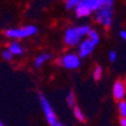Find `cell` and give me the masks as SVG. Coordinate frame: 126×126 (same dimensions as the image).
<instances>
[{
    "mask_svg": "<svg viewBox=\"0 0 126 126\" xmlns=\"http://www.w3.org/2000/svg\"><path fill=\"white\" fill-rule=\"evenodd\" d=\"M119 35H121V37L123 39H125L126 41V31H121V33H119Z\"/></svg>",
    "mask_w": 126,
    "mask_h": 126,
    "instance_id": "cell-20",
    "label": "cell"
},
{
    "mask_svg": "<svg viewBox=\"0 0 126 126\" xmlns=\"http://www.w3.org/2000/svg\"><path fill=\"white\" fill-rule=\"evenodd\" d=\"M113 5H114V0H105V6L113 7Z\"/></svg>",
    "mask_w": 126,
    "mask_h": 126,
    "instance_id": "cell-19",
    "label": "cell"
},
{
    "mask_svg": "<svg viewBox=\"0 0 126 126\" xmlns=\"http://www.w3.org/2000/svg\"><path fill=\"white\" fill-rule=\"evenodd\" d=\"M94 20L105 28L110 27L113 21V7H108V6L101 7L99 10L94 13Z\"/></svg>",
    "mask_w": 126,
    "mask_h": 126,
    "instance_id": "cell-5",
    "label": "cell"
},
{
    "mask_svg": "<svg viewBox=\"0 0 126 126\" xmlns=\"http://www.w3.org/2000/svg\"><path fill=\"white\" fill-rule=\"evenodd\" d=\"M97 44H98V42L89 38V37H86V38L82 39L81 43L78 45V52H77V54L79 55L80 59L87 58V56H89V55L94 52V47L97 46Z\"/></svg>",
    "mask_w": 126,
    "mask_h": 126,
    "instance_id": "cell-7",
    "label": "cell"
},
{
    "mask_svg": "<svg viewBox=\"0 0 126 126\" xmlns=\"http://www.w3.org/2000/svg\"><path fill=\"white\" fill-rule=\"evenodd\" d=\"M105 6V0H81L74 7V14L79 18L88 17L91 13H96Z\"/></svg>",
    "mask_w": 126,
    "mask_h": 126,
    "instance_id": "cell-2",
    "label": "cell"
},
{
    "mask_svg": "<svg viewBox=\"0 0 126 126\" xmlns=\"http://www.w3.org/2000/svg\"><path fill=\"white\" fill-rule=\"evenodd\" d=\"M117 109H118V113H119L121 117L126 118V100L123 99V100H121V101H118Z\"/></svg>",
    "mask_w": 126,
    "mask_h": 126,
    "instance_id": "cell-12",
    "label": "cell"
},
{
    "mask_svg": "<svg viewBox=\"0 0 126 126\" xmlns=\"http://www.w3.org/2000/svg\"><path fill=\"white\" fill-rule=\"evenodd\" d=\"M66 104H68L70 107H76V94L73 91H70L66 94Z\"/></svg>",
    "mask_w": 126,
    "mask_h": 126,
    "instance_id": "cell-13",
    "label": "cell"
},
{
    "mask_svg": "<svg viewBox=\"0 0 126 126\" xmlns=\"http://www.w3.org/2000/svg\"><path fill=\"white\" fill-rule=\"evenodd\" d=\"M81 0H65V7L68 9H73Z\"/></svg>",
    "mask_w": 126,
    "mask_h": 126,
    "instance_id": "cell-15",
    "label": "cell"
},
{
    "mask_svg": "<svg viewBox=\"0 0 126 126\" xmlns=\"http://www.w3.org/2000/svg\"><path fill=\"white\" fill-rule=\"evenodd\" d=\"M1 56H2L3 60H5V61H8V62H9V61H11V60L14 59V56L10 54V52H9L7 48H6V50H3L2 52H1Z\"/></svg>",
    "mask_w": 126,
    "mask_h": 126,
    "instance_id": "cell-16",
    "label": "cell"
},
{
    "mask_svg": "<svg viewBox=\"0 0 126 126\" xmlns=\"http://www.w3.org/2000/svg\"><path fill=\"white\" fill-rule=\"evenodd\" d=\"M119 126H126V118L125 117L119 118Z\"/></svg>",
    "mask_w": 126,
    "mask_h": 126,
    "instance_id": "cell-18",
    "label": "cell"
},
{
    "mask_svg": "<svg viewBox=\"0 0 126 126\" xmlns=\"http://www.w3.org/2000/svg\"><path fill=\"white\" fill-rule=\"evenodd\" d=\"M73 116L76 117L77 121L81 122V123H83V122L86 121V116H84V113L82 111L81 108H79V107H74L73 108Z\"/></svg>",
    "mask_w": 126,
    "mask_h": 126,
    "instance_id": "cell-11",
    "label": "cell"
},
{
    "mask_svg": "<svg viewBox=\"0 0 126 126\" xmlns=\"http://www.w3.org/2000/svg\"><path fill=\"white\" fill-rule=\"evenodd\" d=\"M0 126H5V125H3V123H2L1 121H0Z\"/></svg>",
    "mask_w": 126,
    "mask_h": 126,
    "instance_id": "cell-22",
    "label": "cell"
},
{
    "mask_svg": "<svg viewBox=\"0 0 126 126\" xmlns=\"http://www.w3.org/2000/svg\"><path fill=\"white\" fill-rule=\"evenodd\" d=\"M7 50L10 52L13 56H19L24 54V47L19 43V41H11L7 46Z\"/></svg>",
    "mask_w": 126,
    "mask_h": 126,
    "instance_id": "cell-9",
    "label": "cell"
},
{
    "mask_svg": "<svg viewBox=\"0 0 126 126\" xmlns=\"http://www.w3.org/2000/svg\"><path fill=\"white\" fill-rule=\"evenodd\" d=\"M54 126H64V125H63V124H61V123H56Z\"/></svg>",
    "mask_w": 126,
    "mask_h": 126,
    "instance_id": "cell-21",
    "label": "cell"
},
{
    "mask_svg": "<svg viewBox=\"0 0 126 126\" xmlns=\"http://www.w3.org/2000/svg\"><path fill=\"white\" fill-rule=\"evenodd\" d=\"M126 94V84L122 80H117L113 86V96L117 101H121L124 99Z\"/></svg>",
    "mask_w": 126,
    "mask_h": 126,
    "instance_id": "cell-8",
    "label": "cell"
},
{
    "mask_svg": "<svg viewBox=\"0 0 126 126\" xmlns=\"http://www.w3.org/2000/svg\"><path fill=\"white\" fill-rule=\"evenodd\" d=\"M51 60V54L50 53H41L34 59V65L36 68H41L43 66L46 62Z\"/></svg>",
    "mask_w": 126,
    "mask_h": 126,
    "instance_id": "cell-10",
    "label": "cell"
},
{
    "mask_svg": "<svg viewBox=\"0 0 126 126\" xmlns=\"http://www.w3.org/2000/svg\"><path fill=\"white\" fill-rule=\"evenodd\" d=\"M58 64L68 70H76L81 65V59L79 58L77 53L68 52L58 59Z\"/></svg>",
    "mask_w": 126,
    "mask_h": 126,
    "instance_id": "cell-4",
    "label": "cell"
},
{
    "mask_svg": "<svg viewBox=\"0 0 126 126\" xmlns=\"http://www.w3.org/2000/svg\"><path fill=\"white\" fill-rule=\"evenodd\" d=\"M90 29L91 28L89 25H78V26L68 27L64 31V35H63L64 44L69 47L78 46L82 39L87 37Z\"/></svg>",
    "mask_w": 126,
    "mask_h": 126,
    "instance_id": "cell-1",
    "label": "cell"
},
{
    "mask_svg": "<svg viewBox=\"0 0 126 126\" xmlns=\"http://www.w3.org/2000/svg\"><path fill=\"white\" fill-rule=\"evenodd\" d=\"M37 33V28L34 25H24L20 27L8 28L5 31V36L10 38L11 41H20L24 38H28Z\"/></svg>",
    "mask_w": 126,
    "mask_h": 126,
    "instance_id": "cell-3",
    "label": "cell"
},
{
    "mask_svg": "<svg viewBox=\"0 0 126 126\" xmlns=\"http://www.w3.org/2000/svg\"><path fill=\"white\" fill-rule=\"evenodd\" d=\"M116 59H117V53H116L115 51L109 52V54H108V60H109L110 62H115Z\"/></svg>",
    "mask_w": 126,
    "mask_h": 126,
    "instance_id": "cell-17",
    "label": "cell"
},
{
    "mask_svg": "<svg viewBox=\"0 0 126 126\" xmlns=\"http://www.w3.org/2000/svg\"><path fill=\"white\" fill-rule=\"evenodd\" d=\"M39 104H41V107H42L43 114H44V117L46 119L47 124L51 126H54L55 124L58 123V117H56V114H55L50 101L47 100V98L45 96L41 94L39 96Z\"/></svg>",
    "mask_w": 126,
    "mask_h": 126,
    "instance_id": "cell-6",
    "label": "cell"
},
{
    "mask_svg": "<svg viewBox=\"0 0 126 126\" xmlns=\"http://www.w3.org/2000/svg\"><path fill=\"white\" fill-rule=\"evenodd\" d=\"M92 77H94V80H100L102 77V68L100 65H96L94 69V71H92Z\"/></svg>",
    "mask_w": 126,
    "mask_h": 126,
    "instance_id": "cell-14",
    "label": "cell"
}]
</instances>
